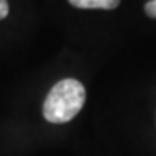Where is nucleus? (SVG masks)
Listing matches in <instances>:
<instances>
[{
	"label": "nucleus",
	"instance_id": "obj_1",
	"mask_svg": "<svg viewBox=\"0 0 156 156\" xmlns=\"http://www.w3.org/2000/svg\"><path fill=\"white\" fill-rule=\"evenodd\" d=\"M86 101L84 86L73 78L56 83L43 104V116L53 124H62L73 119Z\"/></svg>",
	"mask_w": 156,
	"mask_h": 156
},
{
	"label": "nucleus",
	"instance_id": "obj_2",
	"mask_svg": "<svg viewBox=\"0 0 156 156\" xmlns=\"http://www.w3.org/2000/svg\"><path fill=\"white\" fill-rule=\"evenodd\" d=\"M70 5L81 10H113L121 0H69Z\"/></svg>",
	"mask_w": 156,
	"mask_h": 156
},
{
	"label": "nucleus",
	"instance_id": "obj_3",
	"mask_svg": "<svg viewBox=\"0 0 156 156\" xmlns=\"http://www.w3.org/2000/svg\"><path fill=\"white\" fill-rule=\"evenodd\" d=\"M8 16V3L6 0H0V19Z\"/></svg>",
	"mask_w": 156,
	"mask_h": 156
},
{
	"label": "nucleus",
	"instance_id": "obj_4",
	"mask_svg": "<svg viewBox=\"0 0 156 156\" xmlns=\"http://www.w3.org/2000/svg\"><path fill=\"white\" fill-rule=\"evenodd\" d=\"M154 2H156V0H154Z\"/></svg>",
	"mask_w": 156,
	"mask_h": 156
}]
</instances>
